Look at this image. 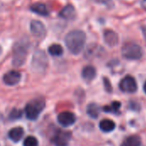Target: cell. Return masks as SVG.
Instances as JSON below:
<instances>
[{
	"label": "cell",
	"instance_id": "cell-12",
	"mask_svg": "<svg viewBox=\"0 0 146 146\" xmlns=\"http://www.w3.org/2000/svg\"><path fill=\"white\" fill-rule=\"evenodd\" d=\"M96 74H97L96 69L92 66H86L82 69V73H81L82 78L87 82L93 80L96 77Z\"/></svg>",
	"mask_w": 146,
	"mask_h": 146
},
{
	"label": "cell",
	"instance_id": "cell-17",
	"mask_svg": "<svg viewBox=\"0 0 146 146\" xmlns=\"http://www.w3.org/2000/svg\"><path fill=\"white\" fill-rule=\"evenodd\" d=\"M141 139L137 135H133L127 138L121 144V146H140Z\"/></svg>",
	"mask_w": 146,
	"mask_h": 146
},
{
	"label": "cell",
	"instance_id": "cell-14",
	"mask_svg": "<svg viewBox=\"0 0 146 146\" xmlns=\"http://www.w3.org/2000/svg\"><path fill=\"white\" fill-rule=\"evenodd\" d=\"M8 135H9V138L13 142L17 143V142H19L22 139V137L24 135V130H23L22 127H14V128H12L9 132V134Z\"/></svg>",
	"mask_w": 146,
	"mask_h": 146
},
{
	"label": "cell",
	"instance_id": "cell-21",
	"mask_svg": "<svg viewBox=\"0 0 146 146\" xmlns=\"http://www.w3.org/2000/svg\"><path fill=\"white\" fill-rule=\"evenodd\" d=\"M23 146H38V141L33 136H27L23 141Z\"/></svg>",
	"mask_w": 146,
	"mask_h": 146
},
{
	"label": "cell",
	"instance_id": "cell-11",
	"mask_svg": "<svg viewBox=\"0 0 146 146\" xmlns=\"http://www.w3.org/2000/svg\"><path fill=\"white\" fill-rule=\"evenodd\" d=\"M104 38L105 43L109 46H115L118 44V35L112 30H106L104 33Z\"/></svg>",
	"mask_w": 146,
	"mask_h": 146
},
{
	"label": "cell",
	"instance_id": "cell-16",
	"mask_svg": "<svg viewBox=\"0 0 146 146\" xmlns=\"http://www.w3.org/2000/svg\"><path fill=\"white\" fill-rule=\"evenodd\" d=\"M99 128L104 133H110L115 128V123L110 119H104L100 121Z\"/></svg>",
	"mask_w": 146,
	"mask_h": 146
},
{
	"label": "cell",
	"instance_id": "cell-23",
	"mask_svg": "<svg viewBox=\"0 0 146 146\" xmlns=\"http://www.w3.org/2000/svg\"><path fill=\"white\" fill-rule=\"evenodd\" d=\"M104 83L105 90H106L108 92H112V86H111V85H110V80H109L107 78H104Z\"/></svg>",
	"mask_w": 146,
	"mask_h": 146
},
{
	"label": "cell",
	"instance_id": "cell-19",
	"mask_svg": "<svg viewBox=\"0 0 146 146\" xmlns=\"http://www.w3.org/2000/svg\"><path fill=\"white\" fill-rule=\"evenodd\" d=\"M48 51L53 56H60L63 53V48H62V46L61 44H53L50 45V47L48 49Z\"/></svg>",
	"mask_w": 146,
	"mask_h": 146
},
{
	"label": "cell",
	"instance_id": "cell-8",
	"mask_svg": "<svg viewBox=\"0 0 146 146\" xmlns=\"http://www.w3.org/2000/svg\"><path fill=\"white\" fill-rule=\"evenodd\" d=\"M58 123L62 127H70L76 121V116L74 113L69 111H64L58 115L57 116Z\"/></svg>",
	"mask_w": 146,
	"mask_h": 146
},
{
	"label": "cell",
	"instance_id": "cell-20",
	"mask_svg": "<svg viewBox=\"0 0 146 146\" xmlns=\"http://www.w3.org/2000/svg\"><path fill=\"white\" fill-rule=\"evenodd\" d=\"M121 107V104L120 102L115 101L110 105L104 107V110L107 113H117Z\"/></svg>",
	"mask_w": 146,
	"mask_h": 146
},
{
	"label": "cell",
	"instance_id": "cell-6",
	"mask_svg": "<svg viewBox=\"0 0 146 146\" xmlns=\"http://www.w3.org/2000/svg\"><path fill=\"white\" fill-rule=\"evenodd\" d=\"M119 87L123 92H127V93H133L138 90L137 81L131 75H127L124 77L121 80L119 84Z\"/></svg>",
	"mask_w": 146,
	"mask_h": 146
},
{
	"label": "cell",
	"instance_id": "cell-9",
	"mask_svg": "<svg viewBox=\"0 0 146 146\" xmlns=\"http://www.w3.org/2000/svg\"><path fill=\"white\" fill-rule=\"evenodd\" d=\"M30 29L33 35L38 38H43L46 35V28L39 21H33L30 24Z\"/></svg>",
	"mask_w": 146,
	"mask_h": 146
},
{
	"label": "cell",
	"instance_id": "cell-24",
	"mask_svg": "<svg viewBox=\"0 0 146 146\" xmlns=\"http://www.w3.org/2000/svg\"><path fill=\"white\" fill-rule=\"evenodd\" d=\"M97 1L98 3H104L105 4L106 6H109V7H111L113 5V3L111 0H95Z\"/></svg>",
	"mask_w": 146,
	"mask_h": 146
},
{
	"label": "cell",
	"instance_id": "cell-10",
	"mask_svg": "<svg viewBox=\"0 0 146 146\" xmlns=\"http://www.w3.org/2000/svg\"><path fill=\"white\" fill-rule=\"evenodd\" d=\"M21 73L15 70H11L6 73L3 78L4 84H6L7 86H10L17 85L21 81Z\"/></svg>",
	"mask_w": 146,
	"mask_h": 146
},
{
	"label": "cell",
	"instance_id": "cell-1",
	"mask_svg": "<svg viewBox=\"0 0 146 146\" xmlns=\"http://www.w3.org/2000/svg\"><path fill=\"white\" fill-rule=\"evenodd\" d=\"M86 35L81 30H73L69 32L65 37V44L68 50L74 54H80L86 44Z\"/></svg>",
	"mask_w": 146,
	"mask_h": 146
},
{
	"label": "cell",
	"instance_id": "cell-7",
	"mask_svg": "<svg viewBox=\"0 0 146 146\" xmlns=\"http://www.w3.org/2000/svg\"><path fill=\"white\" fill-rule=\"evenodd\" d=\"M71 133L68 131H57L52 138V143L56 146H67L70 139Z\"/></svg>",
	"mask_w": 146,
	"mask_h": 146
},
{
	"label": "cell",
	"instance_id": "cell-15",
	"mask_svg": "<svg viewBox=\"0 0 146 146\" xmlns=\"http://www.w3.org/2000/svg\"><path fill=\"white\" fill-rule=\"evenodd\" d=\"M30 9L33 12H34L39 15H42V16H46L49 15V11H48L46 5L42 3H35L32 4L30 7Z\"/></svg>",
	"mask_w": 146,
	"mask_h": 146
},
{
	"label": "cell",
	"instance_id": "cell-18",
	"mask_svg": "<svg viewBox=\"0 0 146 146\" xmlns=\"http://www.w3.org/2000/svg\"><path fill=\"white\" fill-rule=\"evenodd\" d=\"M99 111H100V109H99L98 105L96 104H88V106L86 108V112H87L88 115L93 119H97L98 117Z\"/></svg>",
	"mask_w": 146,
	"mask_h": 146
},
{
	"label": "cell",
	"instance_id": "cell-13",
	"mask_svg": "<svg viewBox=\"0 0 146 146\" xmlns=\"http://www.w3.org/2000/svg\"><path fill=\"white\" fill-rule=\"evenodd\" d=\"M59 15L66 20H72L75 17V9L73 5L68 4L65 6L60 12Z\"/></svg>",
	"mask_w": 146,
	"mask_h": 146
},
{
	"label": "cell",
	"instance_id": "cell-3",
	"mask_svg": "<svg viewBox=\"0 0 146 146\" xmlns=\"http://www.w3.org/2000/svg\"><path fill=\"white\" fill-rule=\"evenodd\" d=\"M28 51V45L27 42L21 40L17 42L13 48V65L15 67H21L22 66L27 56Z\"/></svg>",
	"mask_w": 146,
	"mask_h": 146
},
{
	"label": "cell",
	"instance_id": "cell-25",
	"mask_svg": "<svg viewBox=\"0 0 146 146\" xmlns=\"http://www.w3.org/2000/svg\"><path fill=\"white\" fill-rule=\"evenodd\" d=\"M141 5H142V7L146 10V0H142Z\"/></svg>",
	"mask_w": 146,
	"mask_h": 146
},
{
	"label": "cell",
	"instance_id": "cell-5",
	"mask_svg": "<svg viewBox=\"0 0 146 146\" xmlns=\"http://www.w3.org/2000/svg\"><path fill=\"white\" fill-rule=\"evenodd\" d=\"M47 64H48V60H47V56L45 53L40 50H37L34 53L33 56V60H32L33 68L35 71L42 72L45 70V68H47Z\"/></svg>",
	"mask_w": 146,
	"mask_h": 146
},
{
	"label": "cell",
	"instance_id": "cell-26",
	"mask_svg": "<svg viewBox=\"0 0 146 146\" xmlns=\"http://www.w3.org/2000/svg\"><path fill=\"white\" fill-rule=\"evenodd\" d=\"M144 91H145V92L146 94V81L145 82V84H144Z\"/></svg>",
	"mask_w": 146,
	"mask_h": 146
},
{
	"label": "cell",
	"instance_id": "cell-4",
	"mask_svg": "<svg viewBox=\"0 0 146 146\" xmlns=\"http://www.w3.org/2000/svg\"><path fill=\"white\" fill-rule=\"evenodd\" d=\"M143 54L142 47L133 42H127L121 48V55L127 60H139L142 58Z\"/></svg>",
	"mask_w": 146,
	"mask_h": 146
},
{
	"label": "cell",
	"instance_id": "cell-22",
	"mask_svg": "<svg viewBox=\"0 0 146 146\" xmlns=\"http://www.w3.org/2000/svg\"><path fill=\"white\" fill-rule=\"evenodd\" d=\"M21 116H22V111H21V110H16V109H15V110H13L10 112L9 118L11 121H15V120H18V119H20Z\"/></svg>",
	"mask_w": 146,
	"mask_h": 146
},
{
	"label": "cell",
	"instance_id": "cell-2",
	"mask_svg": "<svg viewBox=\"0 0 146 146\" xmlns=\"http://www.w3.org/2000/svg\"><path fill=\"white\" fill-rule=\"evenodd\" d=\"M45 106V102L43 98H35L30 101L25 107V114L28 120L35 121L39 116Z\"/></svg>",
	"mask_w": 146,
	"mask_h": 146
}]
</instances>
